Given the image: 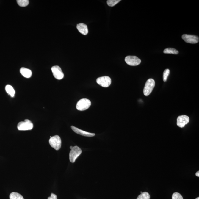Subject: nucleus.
Returning <instances> with one entry per match:
<instances>
[{
	"label": "nucleus",
	"instance_id": "obj_2",
	"mask_svg": "<svg viewBox=\"0 0 199 199\" xmlns=\"http://www.w3.org/2000/svg\"><path fill=\"white\" fill-rule=\"evenodd\" d=\"M91 105L90 100L86 98H83L79 100L77 103L76 108L78 110L83 111L89 109Z\"/></svg>",
	"mask_w": 199,
	"mask_h": 199
},
{
	"label": "nucleus",
	"instance_id": "obj_22",
	"mask_svg": "<svg viewBox=\"0 0 199 199\" xmlns=\"http://www.w3.org/2000/svg\"><path fill=\"white\" fill-rule=\"evenodd\" d=\"M48 199H57V195L53 193L51 194V196L48 197Z\"/></svg>",
	"mask_w": 199,
	"mask_h": 199
},
{
	"label": "nucleus",
	"instance_id": "obj_8",
	"mask_svg": "<svg viewBox=\"0 0 199 199\" xmlns=\"http://www.w3.org/2000/svg\"><path fill=\"white\" fill-rule=\"evenodd\" d=\"M51 70L54 77L56 79L61 80L64 78V74L59 66H52Z\"/></svg>",
	"mask_w": 199,
	"mask_h": 199
},
{
	"label": "nucleus",
	"instance_id": "obj_16",
	"mask_svg": "<svg viewBox=\"0 0 199 199\" xmlns=\"http://www.w3.org/2000/svg\"><path fill=\"white\" fill-rule=\"evenodd\" d=\"M163 52L165 54H178V51L173 48H166L163 51Z\"/></svg>",
	"mask_w": 199,
	"mask_h": 199
},
{
	"label": "nucleus",
	"instance_id": "obj_9",
	"mask_svg": "<svg viewBox=\"0 0 199 199\" xmlns=\"http://www.w3.org/2000/svg\"><path fill=\"white\" fill-rule=\"evenodd\" d=\"M182 38L186 42L190 44H196L199 41V37L195 35L184 34L182 36Z\"/></svg>",
	"mask_w": 199,
	"mask_h": 199
},
{
	"label": "nucleus",
	"instance_id": "obj_6",
	"mask_svg": "<svg viewBox=\"0 0 199 199\" xmlns=\"http://www.w3.org/2000/svg\"><path fill=\"white\" fill-rule=\"evenodd\" d=\"M96 82L102 87H107L110 85L112 83V80L110 77L108 76H104L97 79Z\"/></svg>",
	"mask_w": 199,
	"mask_h": 199
},
{
	"label": "nucleus",
	"instance_id": "obj_23",
	"mask_svg": "<svg viewBox=\"0 0 199 199\" xmlns=\"http://www.w3.org/2000/svg\"><path fill=\"white\" fill-rule=\"evenodd\" d=\"M196 176H197V177H199V171H198V172H196V173L195 174Z\"/></svg>",
	"mask_w": 199,
	"mask_h": 199
},
{
	"label": "nucleus",
	"instance_id": "obj_4",
	"mask_svg": "<svg viewBox=\"0 0 199 199\" xmlns=\"http://www.w3.org/2000/svg\"><path fill=\"white\" fill-rule=\"evenodd\" d=\"M17 127L20 131L30 130L33 129V124L30 120L26 119L24 121L20 122L18 123Z\"/></svg>",
	"mask_w": 199,
	"mask_h": 199
},
{
	"label": "nucleus",
	"instance_id": "obj_14",
	"mask_svg": "<svg viewBox=\"0 0 199 199\" xmlns=\"http://www.w3.org/2000/svg\"><path fill=\"white\" fill-rule=\"evenodd\" d=\"M6 92L10 95L11 96L13 97L15 95V90L12 86L10 85H7L5 87Z\"/></svg>",
	"mask_w": 199,
	"mask_h": 199
},
{
	"label": "nucleus",
	"instance_id": "obj_1",
	"mask_svg": "<svg viewBox=\"0 0 199 199\" xmlns=\"http://www.w3.org/2000/svg\"><path fill=\"white\" fill-rule=\"evenodd\" d=\"M155 81L152 79L147 80L143 89V94L145 96H148L151 93L155 86Z\"/></svg>",
	"mask_w": 199,
	"mask_h": 199
},
{
	"label": "nucleus",
	"instance_id": "obj_15",
	"mask_svg": "<svg viewBox=\"0 0 199 199\" xmlns=\"http://www.w3.org/2000/svg\"><path fill=\"white\" fill-rule=\"evenodd\" d=\"M10 199H24L22 195L18 192H13L10 195Z\"/></svg>",
	"mask_w": 199,
	"mask_h": 199
},
{
	"label": "nucleus",
	"instance_id": "obj_24",
	"mask_svg": "<svg viewBox=\"0 0 199 199\" xmlns=\"http://www.w3.org/2000/svg\"><path fill=\"white\" fill-rule=\"evenodd\" d=\"M73 148V146H70V148L71 149H72V148Z\"/></svg>",
	"mask_w": 199,
	"mask_h": 199
},
{
	"label": "nucleus",
	"instance_id": "obj_21",
	"mask_svg": "<svg viewBox=\"0 0 199 199\" xmlns=\"http://www.w3.org/2000/svg\"><path fill=\"white\" fill-rule=\"evenodd\" d=\"M172 199H183V197L178 192H175L173 194Z\"/></svg>",
	"mask_w": 199,
	"mask_h": 199
},
{
	"label": "nucleus",
	"instance_id": "obj_3",
	"mask_svg": "<svg viewBox=\"0 0 199 199\" xmlns=\"http://www.w3.org/2000/svg\"><path fill=\"white\" fill-rule=\"evenodd\" d=\"M49 142L51 146L56 150H58L61 148V140L58 135H55L51 137Z\"/></svg>",
	"mask_w": 199,
	"mask_h": 199
},
{
	"label": "nucleus",
	"instance_id": "obj_20",
	"mask_svg": "<svg viewBox=\"0 0 199 199\" xmlns=\"http://www.w3.org/2000/svg\"><path fill=\"white\" fill-rule=\"evenodd\" d=\"M170 74V70L169 69H166L163 73V80L164 82H166L167 79L168 77Z\"/></svg>",
	"mask_w": 199,
	"mask_h": 199
},
{
	"label": "nucleus",
	"instance_id": "obj_13",
	"mask_svg": "<svg viewBox=\"0 0 199 199\" xmlns=\"http://www.w3.org/2000/svg\"><path fill=\"white\" fill-rule=\"evenodd\" d=\"M20 73L25 78H30L32 76V72L30 69L25 68H21L20 69Z\"/></svg>",
	"mask_w": 199,
	"mask_h": 199
},
{
	"label": "nucleus",
	"instance_id": "obj_11",
	"mask_svg": "<svg viewBox=\"0 0 199 199\" xmlns=\"http://www.w3.org/2000/svg\"><path fill=\"white\" fill-rule=\"evenodd\" d=\"M72 130L74 132L76 133L79 134V135L87 137H92L95 136V134L92 133L88 132L85 131L81 130V129H79L78 128L75 127L73 126H71Z\"/></svg>",
	"mask_w": 199,
	"mask_h": 199
},
{
	"label": "nucleus",
	"instance_id": "obj_12",
	"mask_svg": "<svg viewBox=\"0 0 199 199\" xmlns=\"http://www.w3.org/2000/svg\"><path fill=\"white\" fill-rule=\"evenodd\" d=\"M77 28L80 33L83 35H87L88 33V29L86 24L81 23L77 24Z\"/></svg>",
	"mask_w": 199,
	"mask_h": 199
},
{
	"label": "nucleus",
	"instance_id": "obj_5",
	"mask_svg": "<svg viewBox=\"0 0 199 199\" xmlns=\"http://www.w3.org/2000/svg\"><path fill=\"white\" fill-rule=\"evenodd\" d=\"M82 152V150L78 146H75L71 149L69 153V160L71 162L74 163L76 160Z\"/></svg>",
	"mask_w": 199,
	"mask_h": 199
},
{
	"label": "nucleus",
	"instance_id": "obj_25",
	"mask_svg": "<svg viewBox=\"0 0 199 199\" xmlns=\"http://www.w3.org/2000/svg\"><path fill=\"white\" fill-rule=\"evenodd\" d=\"M195 199H199V197H197V198H196Z\"/></svg>",
	"mask_w": 199,
	"mask_h": 199
},
{
	"label": "nucleus",
	"instance_id": "obj_7",
	"mask_svg": "<svg viewBox=\"0 0 199 199\" xmlns=\"http://www.w3.org/2000/svg\"><path fill=\"white\" fill-rule=\"evenodd\" d=\"M125 60L126 64L132 66L138 65L141 63V60L135 56H128Z\"/></svg>",
	"mask_w": 199,
	"mask_h": 199
},
{
	"label": "nucleus",
	"instance_id": "obj_10",
	"mask_svg": "<svg viewBox=\"0 0 199 199\" xmlns=\"http://www.w3.org/2000/svg\"><path fill=\"white\" fill-rule=\"evenodd\" d=\"M189 117L186 115H180L177 118V124L179 127L183 128L189 122Z\"/></svg>",
	"mask_w": 199,
	"mask_h": 199
},
{
	"label": "nucleus",
	"instance_id": "obj_19",
	"mask_svg": "<svg viewBox=\"0 0 199 199\" xmlns=\"http://www.w3.org/2000/svg\"><path fill=\"white\" fill-rule=\"evenodd\" d=\"M120 1V0H108L107 1V4L109 7H112L116 5Z\"/></svg>",
	"mask_w": 199,
	"mask_h": 199
},
{
	"label": "nucleus",
	"instance_id": "obj_18",
	"mask_svg": "<svg viewBox=\"0 0 199 199\" xmlns=\"http://www.w3.org/2000/svg\"><path fill=\"white\" fill-rule=\"evenodd\" d=\"M150 196L148 193L146 192L142 193L137 197V199H150Z\"/></svg>",
	"mask_w": 199,
	"mask_h": 199
},
{
	"label": "nucleus",
	"instance_id": "obj_17",
	"mask_svg": "<svg viewBox=\"0 0 199 199\" xmlns=\"http://www.w3.org/2000/svg\"><path fill=\"white\" fill-rule=\"evenodd\" d=\"M17 3L21 7H26L28 5L29 1L28 0H18Z\"/></svg>",
	"mask_w": 199,
	"mask_h": 199
}]
</instances>
